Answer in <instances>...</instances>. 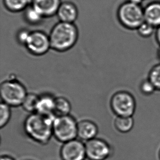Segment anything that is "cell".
Segmentation results:
<instances>
[{
  "instance_id": "cell-1",
  "label": "cell",
  "mask_w": 160,
  "mask_h": 160,
  "mask_svg": "<svg viewBox=\"0 0 160 160\" xmlns=\"http://www.w3.org/2000/svg\"><path fill=\"white\" fill-rule=\"evenodd\" d=\"M54 115H46L38 112L29 115L25 120L24 130L26 135L36 143L46 145L53 136Z\"/></svg>"
},
{
  "instance_id": "cell-2",
  "label": "cell",
  "mask_w": 160,
  "mask_h": 160,
  "mask_svg": "<svg viewBox=\"0 0 160 160\" xmlns=\"http://www.w3.org/2000/svg\"><path fill=\"white\" fill-rule=\"evenodd\" d=\"M51 48L58 52H65L76 44L78 30L74 23L60 22L55 24L49 35Z\"/></svg>"
},
{
  "instance_id": "cell-3",
  "label": "cell",
  "mask_w": 160,
  "mask_h": 160,
  "mask_svg": "<svg viewBox=\"0 0 160 160\" xmlns=\"http://www.w3.org/2000/svg\"><path fill=\"white\" fill-rule=\"evenodd\" d=\"M28 93L24 84L13 77L4 80L1 84V102L10 107L22 106Z\"/></svg>"
},
{
  "instance_id": "cell-4",
  "label": "cell",
  "mask_w": 160,
  "mask_h": 160,
  "mask_svg": "<svg viewBox=\"0 0 160 160\" xmlns=\"http://www.w3.org/2000/svg\"><path fill=\"white\" fill-rule=\"evenodd\" d=\"M118 18L121 25L130 30L138 28L145 22L144 9L141 5L124 2L118 10Z\"/></svg>"
},
{
  "instance_id": "cell-5",
  "label": "cell",
  "mask_w": 160,
  "mask_h": 160,
  "mask_svg": "<svg viewBox=\"0 0 160 160\" xmlns=\"http://www.w3.org/2000/svg\"><path fill=\"white\" fill-rule=\"evenodd\" d=\"M78 122L71 115L55 117L53 121V136L65 143L77 137Z\"/></svg>"
},
{
  "instance_id": "cell-6",
  "label": "cell",
  "mask_w": 160,
  "mask_h": 160,
  "mask_svg": "<svg viewBox=\"0 0 160 160\" xmlns=\"http://www.w3.org/2000/svg\"><path fill=\"white\" fill-rule=\"evenodd\" d=\"M110 107L117 117H132L136 103L133 96L127 91L115 93L110 100Z\"/></svg>"
},
{
  "instance_id": "cell-7",
  "label": "cell",
  "mask_w": 160,
  "mask_h": 160,
  "mask_svg": "<svg viewBox=\"0 0 160 160\" xmlns=\"http://www.w3.org/2000/svg\"><path fill=\"white\" fill-rule=\"evenodd\" d=\"M25 46L31 54L41 56L51 48L49 36L42 31H31Z\"/></svg>"
},
{
  "instance_id": "cell-8",
  "label": "cell",
  "mask_w": 160,
  "mask_h": 160,
  "mask_svg": "<svg viewBox=\"0 0 160 160\" xmlns=\"http://www.w3.org/2000/svg\"><path fill=\"white\" fill-rule=\"evenodd\" d=\"M85 144L87 158L89 160H106L112 154L110 145L102 139L95 138Z\"/></svg>"
},
{
  "instance_id": "cell-9",
  "label": "cell",
  "mask_w": 160,
  "mask_h": 160,
  "mask_svg": "<svg viewBox=\"0 0 160 160\" xmlns=\"http://www.w3.org/2000/svg\"><path fill=\"white\" fill-rule=\"evenodd\" d=\"M62 160H85L87 158L85 144L77 139L63 143L60 149Z\"/></svg>"
},
{
  "instance_id": "cell-10",
  "label": "cell",
  "mask_w": 160,
  "mask_h": 160,
  "mask_svg": "<svg viewBox=\"0 0 160 160\" xmlns=\"http://www.w3.org/2000/svg\"><path fill=\"white\" fill-rule=\"evenodd\" d=\"M61 3V0H31V4L44 18L50 17L56 14Z\"/></svg>"
},
{
  "instance_id": "cell-11",
  "label": "cell",
  "mask_w": 160,
  "mask_h": 160,
  "mask_svg": "<svg viewBox=\"0 0 160 160\" xmlns=\"http://www.w3.org/2000/svg\"><path fill=\"white\" fill-rule=\"evenodd\" d=\"M98 132V128L94 122L90 120H82L78 122L77 137L81 141H90L95 138Z\"/></svg>"
},
{
  "instance_id": "cell-12",
  "label": "cell",
  "mask_w": 160,
  "mask_h": 160,
  "mask_svg": "<svg viewBox=\"0 0 160 160\" xmlns=\"http://www.w3.org/2000/svg\"><path fill=\"white\" fill-rule=\"evenodd\" d=\"M56 15L60 22L74 23L78 18V9L72 2H61Z\"/></svg>"
},
{
  "instance_id": "cell-13",
  "label": "cell",
  "mask_w": 160,
  "mask_h": 160,
  "mask_svg": "<svg viewBox=\"0 0 160 160\" xmlns=\"http://www.w3.org/2000/svg\"><path fill=\"white\" fill-rule=\"evenodd\" d=\"M145 22L154 28L160 26V2H154L148 4L144 8Z\"/></svg>"
},
{
  "instance_id": "cell-14",
  "label": "cell",
  "mask_w": 160,
  "mask_h": 160,
  "mask_svg": "<svg viewBox=\"0 0 160 160\" xmlns=\"http://www.w3.org/2000/svg\"><path fill=\"white\" fill-rule=\"evenodd\" d=\"M55 99V98L49 93L39 96L36 112L46 115H54Z\"/></svg>"
},
{
  "instance_id": "cell-15",
  "label": "cell",
  "mask_w": 160,
  "mask_h": 160,
  "mask_svg": "<svg viewBox=\"0 0 160 160\" xmlns=\"http://www.w3.org/2000/svg\"><path fill=\"white\" fill-rule=\"evenodd\" d=\"M72 106L69 100L63 96L55 98L54 114L55 117L70 115Z\"/></svg>"
},
{
  "instance_id": "cell-16",
  "label": "cell",
  "mask_w": 160,
  "mask_h": 160,
  "mask_svg": "<svg viewBox=\"0 0 160 160\" xmlns=\"http://www.w3.org/2000/svg\"><path fill=\"white\" fill-rule=\"evenodd\" d=\"M115 128L121 133H128L132 130L134 125L132 117H117L114 122Z\"/></svg>"
},
{
  "instance_id": "cell-17",
  "label": "cell",
  "mask_w": 160,
  "mask_h": 160,
  "mask_svg": "<svg viewBox=\"0 0 160 160\" xmlns=\"http://www.w3.org/2000/svg\"><path fill=\"white\" fill-rule=\"evenodd\" d=\"M5 7L12 12L25 10L31 4V0H3Z\"/></svg>"
},
{
  "instance_id": "cell-18",
  "label": "cell",
  "mask_w": 160,
  "mask_h": 160,
  "mask_svg": "<svg viewBox=\"0 0 160 160\" xmlns=\"http://www.w3.org/2000/svg\"><path fill=\"white\" fill-rule=\"evenodd\" d=\"M39 95L34 93H28L24 99L22 107L24 110L28 112H36Z\"/></svg>"
},
{
  "instance_id": "cell-19",
  "label": "cell",
  "mask_w": 160,
  "mask_h": 160,
  "mask_svg": "<svg viewBox=\"0 0 160 160\" xmlns=\"http://www.w3.org/2000/svg\"><path fill=\"white\" fill-rule=\"evenodd\" d=\"M24 17L27 22L31 24H39L44 18L41 14L31 4L25 9Z\"/></svg>"
},
{
  "instance_id": "cell-20",
  "label": "cell",
  "mask_w": 160,
  "mask_h": 160,
  "mask_svg": "<svg viewBox=\"0 0 160 160\" xmlns=\"http://www.w3.org/2000/svg\"><path fill=\"white\" fill-rule=\"evenodd\" d=\"M11 107L4 102L0 104V127L4 128L10 120L11 117Z\"/></svg>"
},
{
  "instance_id": "cell-21",
  "label": "cell",
  "mask_w": 160,
  "mask_h": 160,
  "mask_svg": "<svg viewBox=\"0 0 160 160\" xmlns=\"http://www.w3.org/2000/svg\"><path fill=\"white\" fill-rule=\"evenodd\" d=\"M148 79L153 84L156 90L160 91V63L152 68Z\"/></svg>"
},
{
  "instance_id": "cell-22",
  "label": "cell",
  "mask_w": 160,
  "mask_h": 160,
  "mask_svg": "<svg viewBox=\"0 0 160 160\" xmlns=\"http://www.w3.org/2000/svg\"><path fill=\"white\" fill-rule=\"evenodd\" d=\"M155 28L154 26L147 22H143L138 28L137 29L139 35L143 38H148L152 36L154 33Z\"/></svg>"
},
{
  "instance_id": "cell-23",
  "label": "cell",
  "mask_w": 160,
  "mask_h": 160,
  "mask_svg": "<svg viewBox=\"0 0 160 160\" xmlns=\"http://www.w3.org/2000/svg\"><path fill=\"white\" fill-rule=\"evenodd\" d=\"M140 90L141 92L144 95H151L156 90L155 87H154L153 84L149 79H145L141 82L140 85Z\"/></svg>"
},
{
  "instance_id": "cell-24",
  "label": "cell",
  "mask_w": 160,
  "mask_h": 160,
  "mask_svg": "<svg viewBox=\"0 0 160 160\" xmlns=\"http://www.w3.org/2000/svg\"><path fill=\"white\" fill-rule=\"evenodd\" d=\"M30 32L27 30H22L19 32L18 33L17 39L20 43L25 45Z\"/></svg>"
},
{
  "instance_id": "cell-25",
  "label": "cell",
  "mask_w": 160,
  "mask_h": 160,
  "mask_svg": "<svg viewBox=\"0 0 160 160\" xmlns=\"http://www.w3.org/2000/svg\"><path fill=\"white\" fill-rule=\"evenodd\" d=\"M156 39L160 46V26L158 27L157 28V30L156 32Z\"/></svg>"
},
{
  "instance_id": "cell-26",
  "label": "cell",
  "mask_w": 160,
  "mask_h": 160,
  "mask_svg": "<svg viewBox=\"0 0 160 160\" xmlns=\"http://www.w3.org/2000/svg\"><path fill=\"white\" fill-rule=\"evenodd\" d=\"M144 0H128V1L131 2L133 4H137V5H141L143 3Z\"/></svg>"
},
{
  "instance_id": "cell-27",
  "label": "cell",
  "mask_w": 160,
  "mask_h": 160,
  "mask_svg": "<svg viewBox=\"0 0 160 160\" xmlns=\"http://www.w3.org/2000/svg\"><path fill=\"white\" fill-rule=\"evenodd\" d=\"M0 160H15L14 158H12L11 156L8 155H2L1 157Z\"/></svg>"
},
{
  "instance_id": "cell-28",
  "label": "cell",
  "mask_w": 160,
  "mask_h": 160,
  "mask_svg": "<svg viewBox=\"0 0 160 160\" xmlns=\"http://www.w3.org/2000/svg\"><path fill=\"white\" fill-rule=\"evenodd\" d=\"M158 58H159V60H160V49L158 50Z\"/></svg>"
},
{
  "instance_id": "cell-29",
  "label": "cell",
  "mask_w": 160,
  "mask_h": 160,
  "mask_svg": "<svg viewBox=\"0 0 160 160\" xmlns=\"http://www.w3.org/2000/svg\"></svg>"
}]
</instances>
